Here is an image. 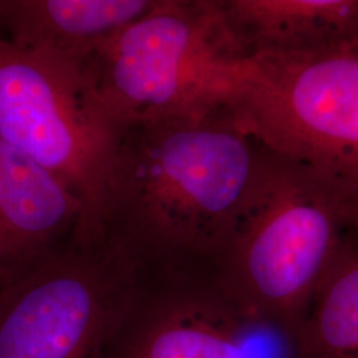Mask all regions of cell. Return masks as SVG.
<instances>
[{
    "label": "cell",
    "instance_id": "obj_12",
    "mask_svg": "<svg viewBox=\"0 0 358 358\" xmlns=\"http://www.w3.org/2000/svg\"><path fill=\"white\" fill-rule=\"evenodd\" d=\"M352 229L357 232L358 235V208L355 213V215L352 217Z\"/></svg>",
    "mask_w": 358,
    "mask_h": 358
},
{
    "label": "cell",
    "instance_id": "obj_8",
    "mask_svg": "<svg viewBox=\"0 0 358 358\" xmlns=\"http://www.w3.org/2000/svg\"><path fill=\"white\" fill-rule=\"evenodd\" d=\"M84 224L64 183L0 138V280L48 254Z\"/></svg>",
    "mask_w": 358,
    "mask_h": 358
},
{
    "label": "cell",
    "instance_id": "obj_9",
    "mask_svg": "<svg viewBox=\"0 0 358 358\" xmlns=\"http://www.w3.org/2000/svg\"><path fill=\"white\" fill-rule=\"evenodd\" d=\"M158 0H0V34L71 64L85 60Z\"/></svg>",
    "mask_w": 358,
    "mask_h": 358
},
{
    "label": "cell",
    "instance_id": "obj_10",
    "mask_svg": "<svg viewBox=\"0 0 358 358\" xmlns=\"http://www.w3.org/2000/svg\"><path fill=\"white\" fill-rule=\"evenodd\" d=\"M245 57L319 51L358 36V0H219Z\"/></svg>",
    "mask_w": 358,
    "mask_h": 358
},
{
    "label": "cell",
    "instance_id": "obj_1",
    "mask_svg": "<svg viewBox=\"0 0 358 358\" xmlns=\"http://www.w3.org/2000/svg\"><path fill=\"white\" fill-rule=\"evenodd\" d=\"M264 157L230 103L127 127L103 231L153 268L210 267L230 244Z\"/></svg>",
    "mask_w": 358,
    "mask_h": 358
},
{
    "label": "cell",
    "instance_id": "obj_5",
    "mask_svg": "<svg viewBox=\"0 0 358 358\" xmlns=\"http://www.w3.org/2000/svg\"><path fill=\"white\" fill-rule=\"evenodd\" d=\"M230 105L256 141L358 206V36L319 51L245 57Z\"/></svg>",
    "mask_w": 358,
    "mask_h": 358
},
{
    "label": "cell",
    "instance_id": "obj_6",
    "mask_svg": "<svg viewBox=\"0 0 358 358\" xmlns=\"http://www.w3.org/2000/svg\"><path fill=\"white\" fill-rule=\"evenodd\" d=\"M121 130L81 66L0 34V138L51 171L84 207L81 234H100Z\"/></svg>",
    "mask_w": 358,
    "mask_h": 358
},
{
    "label": "cell",
    "instance_id": "obj_11",
    "mask_svg": "<svg viewBox=\"0 0 358 358\" xmlns=\"http://www.w3.org/2000/svg\"><path fill=\"white\" fill-rule=\"evenodd\" d=\"M292 358H358V235H343L321 279Z\"/></svg>",
    "mask_w": 358,
    "mask_h": 358
},
{
    "label": "cell",
    "instance_id": "obj_7",
    "mask_svg": "<svg viewBox=\"0 0 358 358\" xmlns=\"http://www.w3.org/2000/svg\"><path fill=\"white\" fill-rule=\"evenodd\" d=\"M267 338L279 337L250 320L210 269H155L109 358H268Z\"/></svg>",
    "mask_w": 358,
    "mask_h": 358
},
{
    "label": "cell",
    "instance_id": "obj_4",
    "mask_svg": "<svg viewBox=\"0 0 358 358\" xmlns=\"http://www.w3.org/2000/svg\"><path fill=\"white\" fill-rule=\"evenodd\" d=\"M153 269L101 232L69 239L0 280V358H109Z\"/></svg>",
    "mask_w": 358,
    "mask_h": 358
},
{
    "label": "cell",
    "instance_id": "obj_2",
    "mask_svg": "<svg viewBox=\"0 0 358 358\" xmlns=\"http://www.w3.org/2000/svg\"><path fill=\"white\" fill-rule=\"evenodd\" d=\"M357 208L315 170L266 148L238 227L210 273L250 320L291 349Z\"/></svg>",
    "mask_w": 358,
    "mask_h": 358
},
{
    "label": "cell",
    "instance_id": "obj_3",
    "mask_svg": "<svg viewBox=\"0 0 358 358\" xmlns=\"http://www.w3.org/2000/svg\"><path fill=\"white\" fill-rule=\"evenodd\" d=\"M244 59L219 0H158L81 71L103 115L122 130L229 105Z\"/></svg>",
    "mask_w": 358,
    "mask_h": 358
}]
</instances>
